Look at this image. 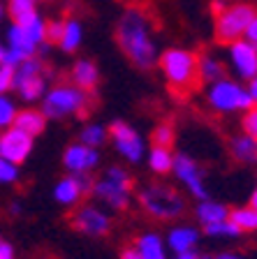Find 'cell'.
<instances>
[{
  "instance_id": "cell-1",
  "label": "cell",
  "mask_w": 257,
  "mask_h": 259,
  "mask_svg": "<svg viewBox=\"0 0 257 259\" xmlns=\"http://www.w3.org/2000/svg\"><path fill=\"white\" fill-rule=\"evenodd\" d=\"M116 42L125 58L137 70H153L158 65L160 49L156 42L153 21L141 7H125L116 23Z\"/></svg>"
},
{
  "instance_id": "cell-2",
  "label": "cell",
  "mask_w": 257,
  "mask_h": 259,
  "mask_svg": "<svg viewBox=\"0 0 257 259\" xmlns=\"http://www.w3.org/2000/svg\"><path fill=\"white\" fill-rule=\"evenodd\" d=\"M158 67L165 76L167 86L174 93H190L199 83L197 76V54L186 47H169L160 51Z\"/></svg>"
},
{
  "instance_id": "cell-3",
  "label": "cell",
  "mask_w": 257,
  "mask_h": 259,
  "mask_svg": "<svg viewBox=\"0 0 257 259\" xmlns=\"http://www.w3.org/2000/svg\"><path fill=\"white\" fill-rule=\"evenodd\" d=\"M93 107V93H86L77 88L75 83H56V86L47 88L42 95V109L40 111L47 116V120H60L70 118V116H86Z\"/></svg>"
},
{
  "instance_id": "cell-4",
  "label": "cell",
  "mask_w": 257,
  "mask_h": 259,
  "mask_svg": "<svg viewBox=\"0 0 257 259\" xmlns=\"http://www.w3.org/2000/svg\"><path fill=\"white\" fill-rule=\"evenodd\" d=\"M139 206L146 215L160 222H171L186 213V199L176 188L162 183H151L139 192Z\"/></svg>"
},
{
  "instance_id": "cell-5",
  "label": "cell",
  "mask_w": 257,
  "mask_h": 259,
  "mask_svg": "<svg viewBox=\"0 0 257 259\" xmlns=\"http://www.w3.org/2000/svg\"><path fill=\"white\" fill-rule=\"evenodd\" d=\"M49 88V72L40 56L26 58L14 67V86L12 91L21 97L23 102H40Z\"/></svg>"
},
{
  "instance_id": "cell-6",
  "label": "cell",
  "mask_w": 257,
  "mask_h": 259,
  "mask_svg": "<svg viewBox=\"0 0 257 259\" xmlns=\"http://www.w3.org/2000/svg\"><path fill=\"white\" fill-rule=\"evenodd\" d=\"M257 10L250 3H227L223 10L213 14V32L220 44H230L243 37L250 19Z\"/></svg>"
},
{
  "instance_id": "cell-7",
  "label": "cell",
  "mask_w": 257,
  "mask_h": 259,
  "mask_svg": "<svg viewBox=\"0 0 257 259\" xmlns=\"http://www.w3.org/2000/svg\"><path fill=\"white\" fill-rule=\"evenodd\" d=\"M132 185H134V178L123 167H109L95 181L91 194H95V199L107 204L109 208L125 210L130 206V188Z\"/></svg>"
},
{
  "instance_id": "cell-8",
  "label": "cell",
  "mask_w": 257,
  "mask_h": 259,
  "mask_svg": "<svg viewBox=\"0 0 257 259\" xmlns=\"http://www.w3.org/2000/svg\"><path fill=\"white\" fill-rule=\"evenodd\" d=\"M206 102L218 113L248 111L252 107V100L248 95L246 86L234 79H227V76H223V79L206 86Z\"/></svg>"
},
{
  "instance_id": "cell-9",
  "label": "cell",
  "mask_w": 257,
  "mask_h": 259,
  "mask_svg": "<svg viewBox=\"0 0 257 259\" xmlns=\"http://www.w3.org/2000/svg\"><path fill=\"white\" fill-rule=\"evenodd\" d=\"M109 137H112L116 151L128 162H132V164L141 162V157H144V153H146V144L132 125H128L125 120H114V123L109 125Z\"/></svg>"
},
{
  "instance_id": "cell-10",
  "label": "cell",
  "mask_w": 257,
  "mask_h": 259,
  "mask_svg": "<svg viewBox=\"0 0 257 259\" xmlns=\"http://www.w3.org/2000/svg\"><path fill=\"white\" fill-rule=\"evenodd\" d=\"M227 47V65L241 81H250L257 76V47L248 39H236L225 44Z\"/></svg>"
},
{
  "instance_id": "cell-11",
  "label": "cell",
  "mask_w": 257,
  "mask_h": 259,
  "mask_svg": "<svg viewBox=\"0 0 257 259\" xmlns=\"http://www.w3.org/2000/svg\"><path fill=\"white\" fill-rule=\"evenodd\" d=\"M171 171H174V176L186 185L188 192L193 194L195 199H199V201L209 199V190H206V185H204V174H202V169H199V164L190 155H186V153L174 155Z\"/></svg>"
},
{
  "instance_id": "cell-12",
  "label": "cell",
  "mask_w": 257,
  "mask_h": 259,
  "mask_svg": "<svg viewBox=\"0 0 257 259\" xmlns=\"http://www.w3.org/2000/svg\"><path fill=\"white\" fill-rule=\"evenodd\" d=\"M70 225L86 236H104L112 229V218L93 204H84L70 215Z\"/></svg>"
},
{
  "instance_id": "cell-13",
  "label": "cell",
  "mask_w": 257,
  "mask_h": 259,
  "mask_svg": "<svg viewBox=\"0 0 257 259\" xmlns=\"http://www.w3.org/2000/svg\"><path fill=\"white\" fill-rule=\"evenodd\" d=\"M32 139H35V137L21 132V130L14 127V125L3 130V132H0V157L14 162L16 167L23 164L32 153Z\"/></svg>"
},
{
  "instance_id": "cell-14",
  "label": "cell",
  "mask_w": 257,
  "mask_h": 259,
  "mask_svg": "<svg viewBox=\"0 0 257 259\" xmlns=\"http://www.w3.org/2000/svg\"><path fill=\"white\" fill-rule=\"evenodd\" d=\"M63 164L70 174H81V171H91L100 164V153L97 148H91V146L81 144V141H75L65 148L63 153Z\"/></svg>"
},
{
  "instance_id": "cell-15",
  "label": "cell",
  "mask_w": 257,
  "mask_h": 259,
  "mask_svg": "<svg viewBox=\"0 0 257 259\" xmlns=\"http://www.w3.org/2000/svg\"><path fill=\"white\" fill-rule=\"evenodd\" d=\"M70 79L77 88H81L86 93H93L97 88V83H100V67L91 58H79L72 65Z\"/></svg>"
},
{
  "instance_id": "cell-16",
  "label": "cell",
  "mask_w": 257,
  "mask_h": 259,
  "mask_svg": "<svg viewBox=\"0 0 257 259\" xmlns=\"http://www.w3.org/2000/svg\"><path fill=\"white\" fill-rule=\"evenodd\" d=\"M81 44H84V23L77 16L63 19V30H60V37L56 42V47L63 54H77Z\"/></svg>"
},
{
  "instance_id": "cell-17",
  "label": "cell",
  "mask_w": 257,
  "mask_h": 259,
  "mask_svg": "<svg viewBox=\"0 0 257 259\" xmlns=\"http://www.w3.org/2000/svg\"><path fill=\"white\" fill-rule=\"evenodd\" d=\"M197 76L199 83H213V81L225 76V63L218 58L215 54H197Z\"/></svg>"
},
{
  "instance_id": "cell-18",
  "label": "cell",
  "mask_w": 257,
  "mask_h": 259,
  "mask_svg": "<svg viewBox=\"0 0 257 259\" xmlns=\"http://www.w3.org/2000/svg\"><path fill=\"white\" fill-rule=\"evenodd\" d=\"M167 243L174 252H186V250H195V245L199 243V232L195 227H188V225H178L174 227L167 236Z\"/></svg>"
},
{
  "instance_id": "cell-19",
  "label": "cell",
  "mask_w": 257,
  "mask_h": 259,
  "mask_svg": "<svg viewBox=\"0 0 257 259\" xmlns=\"http://www.w3.org/2000/svg\"><path fill=\"white\" fill-rule=\"evenodd\" d=\"M14 127H19L21 132H26V135H30V137H38V135H42L44 127H47V116H44L40 109H23V111L16 113Z\"/></svg>"
},
{
  "instance_id": "cell-20",
  "label": "cell",
  "mask_w": 257,
  "mask_h": 259,
  "mask_svg": "<svg viewBox=\"0 0 257 259\" xmlns=\"http://www.w3.org/2000/svg\"><path fill=\"white\" fill-rule=\"evenodd\" d=\"M230 153L241 164H257V141L248 135H239L230 141Z\"/></svg>"
},
{
  "instance_id": "cell-21",
  "label": "cell",
  "mask_w": 257,
  "mask_h": 259,
  "mask_svg": "<svg viewBox=\"0 0 257 259\" xmlns=\"http://www.w3.org/2000/svg\"><path fill=\"white\" fill-rule=\"evenodd\" d=\"M195 215H197V222L202 227L206 225H215V222H223L227 220L230 215V208L225 204H220V201H211V199H202L195 210Z\"/></svg>"
},
{
  "instance_id": "cell-22",
  "label": "cell",
  "mask_w": 257,
  "mask_h": 259,
  "mask_svg": "<svg viewBox=\"0 0 257 259\" xmlns=\"http://www.w3.org/2000/svg\"><path fill=\"white\" fill-rule=\"evenodd\" d=\"M81 197H84V194H81V188L77 185V181H75L72 174L70 176H65V178H60L58 183H56V188H54V199L63 206L79 204Z\"/></svg>"
},
{
  "instance_id": "cell-23",
  "label": "cell",
  "mask_w": 257,
  "mask_h": 259,
  "mask_svg": "<svg viewBox=\"0 0 257 259\" xmlns=\"http://www.w3.org/2000/svg\"><path fill=\"white\" fill-rule=\"evenodd\" d=\"M134 248L139 250L141 259H167V252H165V243L158 234L149 232V234H141L134 243Z\"/></svg>"
},
{
  "instance_id": "cell-24",
  "label": "cell",
  "mask_w": 257,
  "mask_h": 259,
  "mask_svg": "<svg viewBox=\"0 0 257 259\" xmlns=\"http://www.w3.org/2000/svg\"><path fill=\"white\" fill-rule=\"evenodd\" d=\"M227 220L239 229V232H257V210L250 206H241V208H230Z\"/></svg>"
},
{
  "instance_id": "cell-25",
  "label": "cell",
  "mask_w": 257,
  "mask_h": 259,
  "mask_svg": "<svg viewBox=\"0 0 257 259\" xmlns=\"http://www.w3.org/2000/svg\"><path fill=\"white\" fill-rule=\"evenodd\" d=\"M171 164H174V153L171 148H160V146H153L149 153V167L156 174H169Z\"/></svg>"
},
{
  "instance_id": "cell-26",
  "label": "cell",
  "mask_w": 257,
  "mask_h": 259,
  "mask_svg": "<svg viewBox=\"0 0 257 259\" xmlns=\"http://www.w3.org/2000/svg\"><path fill=\"white\" fill-rule=\"evenodd\" d=\"M107 137H109V130L104 127V125L88 123V125H84V130H81L79 141L86 146H91V148H100V146H104Z\"/></svg>"
},
{
  "instance_id": "cell-27",
  "label": "cell",
  "mask_w": 257,
  "mask_h": 259,
  "mask_svg": "<svg viewBox=\"0 0 257 259\" xmlns=\"http://www.w3.org/2000/svg\"><path fill=\"white\" fill-rule=\"evenodd\" d=\"M19 113V107L10 95H0V132L14 125V118Z\"/></svg>"
},
{
  "instance_id": "cell-28",
  "label": "cell",
  "mask_w": 257,
  "mask_h": 259,
  "mask_svg": "<svg viewBox=\"0 0 257 259\" xmlns=\"http://www.w3.org/2000/svg\"><path fill=\"white\" fill-rule=\"evenodd\" d=\"M174 125L171 123H160L156 130H153V135H151V139H153V146H160V148H171L174 146Z\"/></svg>"
},
{
  "instance_id": "cell-29",
  "label": "cell",
  "mask_w": 257,
  "mask_h": 259,
  "mask_svg": "<svg viewBox=\"0 0 257 259\" xmlns=\"http://www.w3.org/2000/svg\"><path fill=\"white\" fill-rule=\"evenodd\" d=\"M204 232L209 234V236H218V238H234V236H239V234H241L230 220L215 222V225H206V227H204Z\"/></svg>"
},
{
  "instance_id": "cell-30",
  "label": "cell",
  "mask_w": 257,
  "mask_h": 259,
  "mask_svg": "<svg viewBox=\"0 0 257 259\" xmlns=\"http://www.w3.org/2000/svg\"><path fill=\"white\" fill-rule=\"evenodd\" d=\"M16 181H19V167H16L14 162L0 157V183L12 185V183H16Z\"/></svg>"
},
{
  "instance_id": "cell-31",
  "label": "cell",
  "mask_w": 257,
  "mask_h": 259,
  "mask_svg": "<svg viewBox=\"0 0 257 259\" xmlns=\"http://www.w3.org/2000/svg\"><path fill=\"white\" fill-rule=\"evenodd\" d=\"M14 86V67L7 63H0V95H7Z\"/></svg>"
},
{
  "instance_id": "cell-32",
  "label": "cell",
  "mask_w": 257,
  "mask_h": 259,
  "mask_svg": "<svg viewBox=\"0 0 257 259\" xmlns=\"http://www.w3.org/2000/svg\"><path fill=\"white\" fill-rule=\"evenodd\" d=\"M241 127H243V135L252 137V139L257 141V107H250L246 113H243Z\"/></svg>"
},
{
  "instance_id": "cell-33",
  "label": "cell",
  "mask_w": 257,
  "mask_h": 259,
  "mask_svg": "<svg viewBox=\"0 0 257 259\" xmlns=\"http://www.w3.org/2000/svg\"><path fill=\"white\" fill-rule=\"evenodd\" d=\"M77 181V185L81 188V194H91L93 185H95V178L91 176V171H81V174H72Z\"/></svg>"
},
{
  "instance_id": "cell-34",
  "label": "cell",
  "mask_w": 257,
  "mask_h": 259,
  "mask_svg": "<svg viewBox=\"0 0 257 259\" xmlns=\"http://www.w3.org/2000/svg\"><path fill=\"white\" fill-rule=\"evenodd\" d=\"M60 30H63V19H51V21H47V42L49 44L58 42Z\"/></svg>"
},
{
  "instance_id": "cell-35",
  "label": "cell",
  "mask_w": 257,
  "mask_h": 259,
  "mask_svg": "<svg viewBox=\"0 0 257 259\" xmlns=\"http://www.w3.org/2000/svg\"><path fill=\"white\" fill-rule=\"evenodd\" d=\"M243 39H248L250 44H255L257 47V14L250 19V23H248L246 32H243Z\"/></svg>"
},
{
  "instance_id": "cell-36",
  "label": "cell",
  "mask_w": 257,
  "mask_h": 259,
  "mask_svg": "<svg viewBox=\"0 0 257 259\" xmlns=\"http://www.w3.org/2000/svg\"><path fill=\"white\" fill-rule=\"evenodd\" d=\"M0 259H16L14 248L7 241H3V238H0Z\"/></svg>"
},
{
  "instance_id": "cell-37",
  "label": "cell",
  "mask_w": 257,
  "mask_h": 259,
  "mask_svg": "<svg viewBox=\"0 0 257 259\" xmlns=\"http://www.w3.org/2000/svg\"><path fill=\"white\" fill-rule=\"evenodd\" d=\"M248 86H246V91H248V95H250V100H252V107H257V76H252L250 81H246Z\"/></svg>"
},
{
  "instance_id": "cell-38",
  "label": "cell",
  "mask_w": 257,
  "mask_h": 259,
  "mask_svg": "<svg viewBox=\"0 0 257 259\" xmlns=\"http://www.w3.org/2000/svg\"><path fill=\"white\" fill-rule=\"evenodd\" d=\"M118 259H141V254H139V250L134 248V245H128V248L121 250V257Z\"/></svg>"
},
{
  "instance_id": "cell-39",
  "label": "cell",
  "mask_w": 257,
  "mask_h": 259,
  "mask_svg": "<svg viewBox=\"0 0 257 259\" xmlns=\"http://www.w3.org/2000/svg\"><path fill=\"white\" fill-rule=\"evenodd\" d=\"M174 259H211V257L199 254V252H195V250H186V252H176V257Z\"/></svg>"
},
{
  "instance_id": "cell-40",
  "label": "cell",
  "mask_w": 257,
  "mask_h": 259,
  "mask_svg": "<svg viewBox=\"0 0 257 259\" xmlns=\"http://www.w3.org/2000/svg\"><path fill=\"white\" fill-rule=\"evenodd\" d=\"M215 259H243L241 254H234V252H223V254H218Z\"/></svg>"
},
{
  "instance_id": "cell-41",
  "label": "cell",
  "mask_w": 257,
  "mask_h": 259,
  "mask_svg": "<svg viewBox=\"0 0 257 259\" xmlns=\"http://www.w3.org/2000/svg\"><path fill=\"white\" fill-rule=\"evenodd\" d=\"M248 206H250V208H255V210H257V188H255V192L250 194V204H248Z\"/></svg>"
},
{
  "instance_id": "cell-42",
  "label": "cell",
  "mask_w": 257,
  "mask_h": 259,
  "mask_svg": "<svg viewBox=\"0 0 257 259\" xmlns=\"http://www.w3.org/2000/svg\"><path fill=\"white\" fill-rule=\"evenodd\" d=\"M7 16V7H5V3H3V0H0V21H3V19H5Z\"/></svg>"
},
{
  "instance_id": "cell-43",
  "label": "cell",
  "mask_w": 257,
  "mask_h": 259,
  "mask_svg": "<svg viewBox=\"0 0 257 259\" xmlns=\"http://www.w3.org/2000/svg\"><path fill=\"white\" fill-rule=\"evenodd\" d=\"M7 3H32V5H38V0H7Z\"/></svg>"
},
{
  "instance_id": "cell-44",
  "label": "cell",
  "mask_w": 257,
  "mask_h": 259,
  "mask_svg": "<svg viewBox=\"0 0 257 259\" xmlns=\"http://www.w3.org/2000/svg\"><path fill=\"white\" fill-rule=\"evenodd\" d=\"M3 58H5V44L0 42V63H3Z\"/></svg>"
},
{
  "instance_id": "cell-45",
  "label": "cell",
  "mask_w": 257,
  "mask_h": 259,
  "mask_svg": "<svg viewBox=\"0 0 257 259\" xmlns=\"http://www.w3.org/2000/svg\"><path fill=\"white\" fill-rule=\"evenodd\" d=\"M223 3H236V0H223Z\"/></svg>"
}]
</instances>
